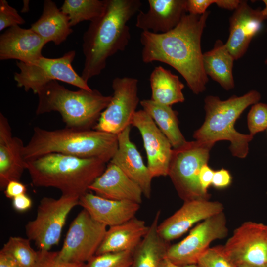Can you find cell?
Returning a JSON list of instances; mask_svg holds the SVG:
<instances>
[{"mask_svg":"<svg viewBox=\"0 0 267 267\" xmlns=\"http://www.w3.org/2000/svg\"><path fill=\"white\" fill-rule=\"evenodd\" d=\"M113 94L93 128L117 135L131 126L139 101L138 80L134 77H116L112 82Z\"/></svg>","mask_w":267,"mask_h":267,"instance_id":"11","label":"cell"},{"mask_svg":"<svg viewBox=\"0 0 267 267\" xmlns=\"http://www.w3.org/2000/svg\"><path fill=\"white\" fill-rule=\"evenodd\" d=\"M46 42L31 28H9L0 36V59L30 63L43 56Z\"/></svg>","mask_w":267,"mask_h":267,"instance_id":"19","label":"cell"},{"mask_svg":"<svg viewBox=\"0 0 267 267\" xmlns=\"http://www.w3.org/2000/svg\"><path fill=\"white\" fill-rule=\"evenodd\" d=\"M91 218L107 226L124 223L135 216L140 204L127 201H116L86 192L79 198V204Z\"/></svg>","mask_w":267,"mask_h":267,"instance_id":"22","label":"cell"},{"mask_svg":"<svg viewBox=\"0 0 267 267\" xmlns=\"http://www.w3.org/2000/svg\"><path fill=\"white\" fill-rule=\"evenodd\" d=\"M160 267H199L197 264L178 265L175 264L165 258L162 261Z\"/></svg>","mask_w":267,"mask_h":267,"instance_id":"42","label":"cell"},{"mask_svg":"<svg viewBox=\"0 0 267 267\" xmlns=\"http://www.w3.org/2000/svg\"><path fill=\"white\" fill-rule=\"evenodd\" d=\"M118 147L117 135L94 129L65 127L47 130L35 127L22 154L27 162L56 153L83 158H98L108 163Z\"/></svg>","mask_w":267,"mask_h":267,"instance_id":"3","label":"cell"},{"mask_svg":"<svg viewBox=\"0 0 267 267\" xmlns=\"http://www.w3.org/2000/svg\"><path fill=\"white\" fill-rule=\"evenodd\" d=\"M149 228L144 220L135 217L120 224L109 227L95 255L134 251Z\"/></svg>","mask_w":267,"mask_h":267,"instance_id":"23","label":"cell"},{"mask_svg":"<svg viewBox=\"0 0 267 267\" xmlns=\"http://www.w3.org/2000/svg\"><path fill=\"white\" fill-rule=\"evenodd\" d=\"M261 98L260 93L254 89L240 96L233 95L225 100L216 96H207L204 99L205 121L194 132L193 138L213 144L219 141H229L232 155L245 158L253 136L238 132L234 124L249 106L259 102Z\"/></svg>","mask_w":267,"mask_h":267,"instance_id":"5","label":"cell"},{"mask_svg":"<svg viewBox=\"0 0 267 267\" xmlns=\"http://www.w3.org/2000/svg\"><path fill=\"white\" fill-rule=\"evenodd\" d=\"M235 59L221 40L216 41L212 49L203 53V66L207 76L220 84L225 90L234 88L233 75Z\"/></svg>","mask_w":267,"mask_h":267,"instance_id":"26","label":"cell"},{"mask_svg":"<svg viewBox=\"0 0 267 267\" xmlns=\"http://www.w3.org/2000/svg\"><path fill=\"white\" fill-rule=\"evenodd\" d=\"M266 19L262 10L253 9L246 0H241L229 18V34L225 43L235 60L244 55L252 40Z\"/></svg>","mask_w":267,"mask_h":267,"instance_id":"16","label":"cell"},{"mask_svg":"<svg viewBox=\"0 0 267 267\" xmlns=\"http://www.w3.org/2000/svg\"><path fill=\"white\" fill-rule=\"evenodd\" d=\"M75 55V51L71 50L59 58H50L43 56L30 63L16 61V65L20 70L19 72L14 74L17 86L23 88L27 92L31 90L37 94L46 84L53 81H60L80 89L91 90L88 82L72 67Z\"/></svg>","mask_w":267,"mask_h":267,"instance_id":"8","label":"cell"},{"mask_svg":"<svg viewBox=\"0 0 267 267\" xmlns=\"http://www.w3.org/2000/svg\"><path fill=\"white\" fill-rule=\"evenodd\" d=\"M107 227L83 209L72 222L62 247L57 251L58 259L69 263H86L95 255Z\"/></svg>","mask_w":267,"mask_h":267,"instance_id":"10","label":"cell"},{"mask_svg":"<svg viewBox=\"0 0 267 267\" xmlns=\"http://www.w3.org/2000/svg\"><path fill=\"white\" fill-rule=\"evenodd\" d=\"M96 195L108 199L140 204L142 191L115 165L109 162L103 173L89 186Z\"/></svg>","mask_w":267,"mask_h":267,"instance_id":"21","label":"cell"},{"mask_svg":"<svg viewBox=\"0 0 267 267\" xmlns=\"http://www.w3.org/2000/svg\"><path fill=\"white\" fill-rule=\"evenodd\" d=\"M262 1L265 5V7L263 9H262V11L267 18V0H263ZM266 30L267 32V28Z\"/></svg>","mask_w":267,"mask_h":267,"instance_id":"43","label":"cell"},{"mask_svg":"<svg viewBox=\"0 0 267 267\" xmlns=\"http://www.w3.org/2000/svg\"><path fill=\"white\" fill-rule=\"evenodd\" d=\"M215 171L210 168L208 164L204 165L201 170L199 176V180L202 190L206 193L208 189L212 185Z\"/></svg>","mask_w":267,"mask_h":267,"instance_id":"38","label":"cell"},{"mask_svg":"<svg viewBox=\"0 0 267 267\" xmlns=\"http://www.w3.org/2000/svg\"><path fill=\"white\" fill-rule=\"evenodd\" d=\"M37 95V115L57 112L66 127L79 130L93 128L112 98L95 89L71 90L57 81L46 84Z\"/></svg>","mask_w":267,"mask_h":267,"instance_id":"6","label":"cell"},{"mask_svg":"<svg viewBox=\"0 0 267 267\" xmlns=\"http://www.w3.org/2000/svg\"><path fill=\"white\" fill-rule=\"evenodd\" d=\"M12 206L14 210L19 212H24L30 209L32 201L26 194H23L12 199Z\"/></svg>","mask_w":267,"mask_h":267,"instance_id":"40","label":"cell"},{"mask_svg":"<svg viewBox=\"0 0 267 267\" xmlns=\"http://www.w3.org/2000/svg\"><path fill=\"white\" fill-rule=\"evenodd\" d=\"M215 2L216 0H186V10L190 14L202 15Z\"/></svg>","mask_w":267,"mask_h":267,"instance_id":"37","label":"cell"},{"mask_svg":"<svg viewBox=\"0 0 267 267\" xmlns=\"http://www.w3.org/2000/svg\"><path fill=\"white\" fill-rule=\"evenodd\" d=\"M240 2V0H216L215 4L222 9L235 10Z\"/></svg>","mask_w":267,"mask_h":267,"instance_id":"41","label":"cell"},{"mask_svg":"<svg viewBox=\"0 0 267 267\" xmlns=\"http://www.w3.org/2000/svg\"><path fill=\"white\" fill-rule=\"evenodd\" d=\"M38 257L34 267H84L85 263L62 261L57 258V251L38 250Z\"/></svg>","mask_w":267,"mask_h":267,"instance_id":"35","label":"cell"},{"mask_svg":"<svg viewBox=\"0 0 267 267\" xmlns=\"http://www.w3.org/2000/svg\"><path fill=\"white\" fill-rule=\"evenodd\" d=\"M30 28L46 43L52 42L56 45L64 42L73 32L68 16L51 0L44 1L41 16Z\"/></svg>","mask_w":267,"mask_h":267,"instance_id":"24","label":"cell"},{"mask_svg":"<svg viewBox=\"0 0 267 267\" xmlns=\"http://www.w3.org/2000/svg\"><path fill=\"white\" fill-rule=\"evenodd\" d=\"M77 196L63 195L57 198L44 197L37 207L35 218L25 225V233L38 250L50 251L58 245L71 211L79 204Z\"/></svg>","mask_w":267,"mask_h":267,"instance_id":"9","label":"cell"},{"mask_svg":"<svg viewBox=\"0 0 267 267\" xmlns=\"http://www.w3.org/2000/svg\"><path fill=\"white\" fill-rule=\"evenodd\" d=\"M210 13L186 14L174 29L167 33L142 31L140 36L142 61H158L171 66L197 95L206 90L209 80L204 69L201 42Z\"/></svg>","mask_w":267,"mask_h":267,"instance_id":"1","label":"cell"},{"mask_svg":"<svg viewBox=\"0 0 267 267\" xmlns=\"http://www.w3.org/2000/svg\"><path fill=\"white\" fill-rule=\"evenodd\" d=\"M237 267H263L244 265L239 266Z\"/></svg>","mask_w":267,"mask_h":267,"instance_id":"44","label":"cell"},{"mask_svg":"<svg viewBox=\"0 0 267 267\" xmlns=\"http://www.w3.org/2000/svg\"><path fill=\"white\" fill-rule=\"evenodd\" d=\"M228 232L226 217L222 212L201 222L181 241L170 245L165 258L178 265L197 264L210 244L224 238Z\"/></svg>","mask_w":267,"mask_h":267,"instance_id":"12","label":"cell"},{"mask_svg":"<svg viewBox=\"0 0 267 267\" xmlns=\"http://www.w3.org/2000/svg\"><path fill=\"white\" fill-rule=\"evenodd\" d=\"M106 163L98 158L53 153L27 161V170L35 186L53 187L63 195L80 197L103 173Z\"/></svg>","mask_w":267,"mask_h":267,"instance_id":"4","label":"cell"},{"mask_svg":"<svg viewBox=\"0 0 267 267\" xmlns=\"http://www.w3.org/2000/svg\"><path fill=\"white\" fill-rule=\"evenodd\" d=\"M133 251H127L95 255L84 267H130Z\"/></svg>","mask_w":267,"mask_h":267,"instance_id":"31","label":"cell"},{"mask_svg":"<svg viewBox=\"0 0 267 267\" xmlns=\"http://www.w3.org/2000/svg\"><path fill=\"white\" fill-rule=\"evenodd\" d=\"M30 242L28 238L11 236L0 253L11 258L18 267H34L38 259V252L33 249Z\"/></svg>","mask_w":267,"mask_h":267,"instance_id":"30","label":"cell"},{"mask_svg":"<svg viewBox=\"0 0 267 267\" xmlns=\"http://www.w3.org/2000/svg\"><path fill=\"white\" fill-rule=\"evenodd\" d=\"M222 247L237 267L244 265L267 267V224L245 222Z\"/></svg>","mask_w":267,"mask_h":267,"instance_id":"13","label":"cell"},{"mask_svg":"<svg viewBox=\"0 0 267 267\" xmlns=\"http://www.w3.org/2000/svg\"><path fill=\"white\" fill-rule=\"evenodd\" d=\"M140 104L168 138L173 148H177L187 141L179 128L178 112L172 106L160 104L151 99L142 100Z\"/></svg>","mask_w":267,"mask_h":267,"instance_id":"28","label":"cell"},{"mask_svg":"<svg viewBox=\"0 0 267 267\" xmlns=\"http://www.w3.org/2000/svg\"><path fill=\"white\" fill-rule=\"evenodd\" d=\"M27 188L25 184L20 181H10L4 190L5 196L9 199H13L19 195L26 194Z\"/></svg>","mask_w":267,"mask_h":267,"instance_id":"39","label":"cell"},{"mask_svg":"<svg viewBox=\"0 0 267 267\" xmlns=\"http://www.w3.org/2000/svg\"><path fill=\"white\" fill-rule=\"evenodd\" d=\"M132 125L141 135L147 155V166L153 178L168 176L173 151L168 138L143 109L136 111Z\"/></svg>","mask_w":267,"mask_h":267,"instance_id":"14","label":"cell"},{"mask_svg":"<svg viewBox=\"0 0 267 267\" xmlns=\"http://www.w3.org/2000/svg\"></svg>","mask_w":267,"mask_h":267,"instance_id":"46","label":"cell"},{"mask_svg":"<svg viewBox=\"0 0 267 267\" xmlns=\"http://www.w3.org/2000/svg\"><path fill=\"white\" fill-rule=\"evenodd\" d=\"M141 6L140 0H105L103 14L90 22L83 37L81 77L86 82L102 72L109 57L126 49L131 39L127 23Z\"/></svg>","mask_w":267,"mask_h":267,"instance_id":"2","label":"cell"},{"mask_svg":"<svg viewBox=\"0 0 267 267\" xmlns=\"http://www.w3.org/2000/svg\"><path fill=\"white\" fill-rule=\"evenodd\" d=\"M149 81L152 100L169 106L184 101L182 92L184 85L170 70L161 66L156 67L150 74Z\"/></svg>","mask_w":267,"mask_h":267,"instance_id":"27","label":"cell"},{"mask_svg":"<svg viewBox=\"0 0 267 267\" xmlns=\"http://www.w3.org/2000/svg\"><path fill=\"white\" fill-rule=\"evenodd\" d=\"M223 204L217 201L200 199L184 201L182 206L158 226V232L170 242L186 233L195 223L223 212Z\"/></svg>","mask_w":267,"mask_h":267,"instance_id":"15","label":"cell"},{"mask_svg":"<svg viewBox=\"0 0 267 267\" xmlns=\"http://www.w3.org/2000/svg\"><path fill=\"white\" fill-rule=\"evenodd\" d=\"M131 126L117 134L118 149L109 162L115 165L141 189L143 196L151 195L153 177L143 162L141 155L130 139Z\"/></svg>","mask_w":267,"mask_h":267,"instance_id":"17","label":"cell"},{"mask_svg":"<svg viewBox=\"0 0 267 267\" xmlns=\"http://www.w3.org/2000/svg\"><path fill=\"white\" fill-rule=\"evenodd\" d=\"M105 7V0H65L60 8L67 15L71 27L84 21L91 22L100 17Z\"/></svg>","mask_w":267,"mask_h":267,"instance_id":"29","label":"cell"},{"mask_svg":"<svg viewBox=\"0 0 267 267\" xmlns=\"http://www.w3.org/2000/svg\"><path fill=\"white\" fill-rule=\"evenodd\" d=\"M24 146L19 137L13 136L7 118L0 113V189L4 190L11 181L20 179L27 162L22 152Z\"/></svg>","mask_w":267,"mask_h":267,"instance_id":"18","label":"cell"},{"mask_svg":"<svg viewBox=\"0 0 267 267\" xmlns=\"http://www.w3.org/2000/svg\"><path fill=\"white\" fill-rule=\"evenodd\" d=\"M149 9L138 12L135 26L142 31L165 33L174 29L186 14V0H148Z\"/></svg>","mask_w":267,"mask_h":267,"instance_id":"20","label":"cell"},{"mask_svg":"<svg viewBox=\"0 0 267 267\" xmlns=\"http://www.w3.org/2000/svg\"><path fill=\"white\" fill-rule=\"evenodd\" d=\"M265 63L267 65V58H266V59L265 60Z\"/></svg>","mask_w":267,"mask_h":267,"instance_id":"45","label":"cell"},{"mask_svg":"<svg viewBox=\"0 0 267 267\" xmlns=\"http://www.w3.org/2000/svg\"><path fill=\"white\" fill-rule=\"evenodd\" d=\"M160 215L161 211L158 210L149 225L147 233L133 251L130 267H160L166 257L170 244L158 232Z\"/></svg>","mask_w":267,"mask_h":267,"instance_id":"25","label":"cell"},{"mask_svg":"<svg viewBox=\"0 0 267 267\" xmlns=\"http://www.w3.org/2000/svg\"><path fill=\"white\" fill-rule=\"evenodd\" d=\"M232 180V176L229 171L222 168L215 171L212 185L216 189H224L231 184Z\"/></svg>","mask_w":267,"mask_h":267,"instance_id":"36","label":"cell"},{"mask_svg":"<svg viewBox=\"0 0 267 267\" xmlns=\"http://www.w3.org/2000/svg\"><path fill=\"white\" fill-rule=\"evenodd\" d=\"M247 126L252 136L267 129V104L258 102L252 105L247 115Z\"/></svg>","mask_w":267,"mask_h":267,"instance_id":"33","label":"cell"},{"mask_svg":"<svg viewBox=\"0 0 267 267\" xmlns=\"http://www.w3.org/2000/svg\"><path fill=\"white\" fill-rule=\"evenodd\" d=\"M199 267H237L224 253L222 245L210 247L199 258Z\"/></svg>","mask_w":267,"mask_h":267,"instance_id":"32","label":"cell"},{"mask_svg":"<svg viewBox=\"0 0 267 267\" xmlns=\"http://www.w3.org/2000/svg\"><path fill=\"white\" fill-rule=\"evenodd\" d=\"M214 145L197 140L187 141L181 146L173 148L168 176L184 201L210 199V194L200 186L199 176L202 167L208 164Z\"/></svg>","mask_w":267,"mask_h":267,"instance_id":"7","label":"cell"},{"mask_svg":"<svg viewBox=\"0 0 267 267\" xmlns=\"http://www.w3.org/2000/svg\"><path fill=\"white\" fill-rule=\"evenodd\" d=\"M25 23L16 9L10 6L6 0H0V31Z\"/></svg>","mask_w":267,"mask_h":267,"instance_id":"34","label":"cell"}]
</instances>
